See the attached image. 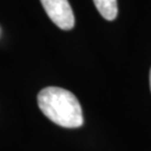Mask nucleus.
Listing matches in <instances>:
<instances>
[{"label": "nucleus", "mask_w": 151, "mask_h": 151, "mask_svg": "<svg viewBox=\"0 0 151 151\" xmlns=\"http://www.w3.org/2000/svg\"><path fill=\"white\" fill-rule=\"evenodd\" d=\"M40 111L50 121L64 128H80L84 123L83 111L78 100L72 92L62 87L49 86L37 96Z\"/></svg>", "instance_id": "f257e3e1"}, {"label": "nucleus", "mask_w": 151, "mask_h": 151, "mask_svg": "<svg viewBox=\"0 0 151 151\" xmlns=\"http://www.w3.org/2000/svg\"><path fill=\"white\" fill-rule=\"evenodd\" d=\"M46 14L57 27L70 30L75 25V18L68 0H40Z\"/></svg>", "instance_id": "f03ea898"}, {"label": "nucleus", "mask_w": 151, "mask_h": 151, "mask_svg": "<svg viewBox=\"0 0 151 151\" xmlns=\"http://www.w3.org/2000/svg\"><path fill=\"white\" fill-rule=\"evenodd\" d=\"M101 16L106 20H114L118 16L116 0H93Z\"/></svg>", "instance_id": "7ed1b4c3"}, {"label": "nucleus", "mask_w": 151, "mask_h": 151, "mask_svg": "<svg viewBox=\"0 0 151 151\" xmlns=\"http://www.w3.org/2000/svg\"><path fill=\"white\" fill-rule=\"evenodd\" d=\"M150 90H151V70H150Z\"/></svg>", "instance_id": "20e7f679"}]
</instances>
